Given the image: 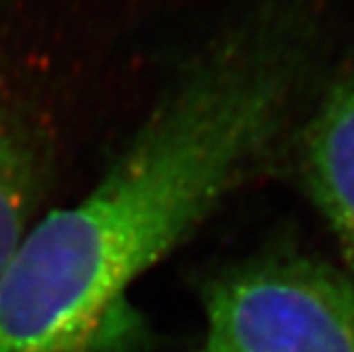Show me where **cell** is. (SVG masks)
<instances>
[{
  "mask_svg": "<svg viewBox=\"0 0 354 352\" xmlns=\"http://www.w3.org/2000/svg\"><path fill=\"white\" fill-rule=\"evenodd\" d=\"M59 178L49 138L0 102V270L26 232L53 208Z\"/></svg>",
  "mask_w": 354,
  "mask_h": 352,
  "instance_id": "cell-4",
  "label": "cell"
},
{
  "mask_svg": "<svg viewBox=\"0 0 354 352\" xmlns=\"http://www.w3.org/2000/svg\"><path fill=\"white\" fill-rule=\"evenodd\" d=\"M189 352H354V286L306 257L257 261L216 280Z\"/></svg>",
  "mask_w": 354,
  "mask_h": 352,
  "instance_id": "cell-2",
  "label": "cell"
},
{
  "mask_svg": "<svg viewBox=\"0 0 354 352\" xmlns=\"http://www.w3.org/2000/svg\"><path fill=\"white\" fill-rule=\"evenodd\" d=\"M297 55L276 15L210 47L89 191L15 246L0 270V352H130L134 284L270 155Z\"/></svg>",
  "mask_w": 354,
  "mask_h": 352,
  "instance_id": "cell-1",
  "label": "cell"
},
{
  "mask_svg": "<svg viewBox=\"0 0 354 352\" xmlns=\"http://www.w3.org/2000/svg\"><path fill=\"white\" fill-rule=\"evenodd\" d=\"M308 194L354 270V79L333 87L314 113L301 147Z\"/></svg>",
  "mask_w": 354,
  "mask_h": 352,
  "instance_id": "cell-3",
  "label": "cell"
}]
</instances>
